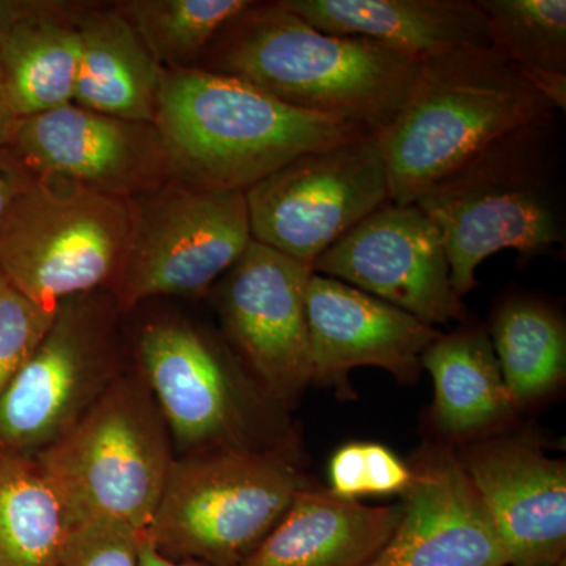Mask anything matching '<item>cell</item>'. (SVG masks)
<instances>
[{
    "label": "cell",
    "instance_id": "6da1fadb",
    "mask_svg": "<svg viewBox=\"0 0 566 566\" xmlns=\"http://www.w3.org/2000/svg\"><path fill=\"white\" fill-rule=\"evenodd\" d=\"M420 66L375 41L318 31L281 2H251L214 36L199 69L379 134L405 106Z\"/></svg>",
    "mask_w": 566,
    "mask_h": 566
},
{
    "label": "cell",
    "instance_id": "7a4b0ae2",
    "mask_svg": "<svg viewBox=\"0 0 566 566\" xmlns=\"http://www.w3.org/2000/svg\"><path fill=\"white\" fill-rule=\"evenodd\" d=\"M560 112L491 142L416 200L441 230L458 296L476 268L513 249L523 262L565 248Z\"/></svg>",
    "mask_w": 566,
    "mask_h": 566
},
{
    "label": "cell",
    "instance_id": "3957f363",
    "mask_svg": "<svg viewBox=\"0 0 566 566\" xmlns=\"http://www.w3.org/2000/svg\"><path fill=\"white\" fill-rule=\"evenodd\" d=\"M153 125L182 181L244 192L303 153L370 134L199 66L163 71Z\"/></svg>",
    "mask_w": 566,
    "mask_h": 566
},
{
    "label": "cell",
    "instance_id": "277c9868",
    "mask_svg": "<svg viewBox=\"0 0 566 566\" xmlns=\"http://www.w3.org/2000/svg\"><path fill=\"white\" fill-rule=\"evenodd\" d=\"M554 112L494 48L423 59L405 106L376 134L390 202L415 205L491 142Z\"/></svg>",
    "mask_w": 566,
    "mask_h": 566
},
{
    "label": "cell",
    "instance_id": "5b68a950",
    "mask_svg": "<svg viewBox=\"0 0 566 566\" xmlns=\"http://www.w3.org/2000/svg\"><path fill=\"white\" fill-rule=\"evenodd\" d=\"M172 436L136 367L36 453L71 526L111 521L145 534L175 461Z\"/></svg>",
    "mask_w": 566,
    "mask_h": 566
},
{
    "label": "cell",
    "instance_id": "8992f818",
    "mask_svg": "<svg viewBox=\"0 0 566 566\" xmlns=\"http://www.w3.org/2000/svg\"><path fill=\"white\" fill-rule=\"evenodd\" d=\"M307 485L283 441L192 453L174 461L145 535L175 560L238 566Z\"/></svg>",
    "mask_w": 566,
    "mask_h": 566
},
{
    "label": "cell",
    "instance_id": "52a82bcc",
    "mask_svg": "<svg viewBox=\"0 0 566 566\" xmlns=\"http://www.w3.org/2000/svg\"><path fill=\"white\" fill-rule=\"evenodd\" d=\"M132 202L57 177H35L0 222V271L44 307L112 289L129 237Z\"/></svg>",
    "mask_w": 566,
    "mask_h": 566
},
{
    "label": "cell",
    "instance_id": "ba28073f",
    "mask_svg": "<svg viewBox=\"0 0 566 566\" xmlns=\"http://www.w3.org/2000/svg\"><path fill=\"white\" fill-rule=\"evenodd\" d=\"M118 307L107 290L69 297L0 395V455L35 457L81 419L123 367Z\"/></svg>",
    "mask_w": 566,
    "mask_h": 566
},
{
    "label": "cell",
    "instance_id": "9c48e42d",
    "mask_svg": "<svg viewBox=\"0 0 566 566\" xmlns=\"http://www.w3.org/2000/svg\"><path fill=\"white\" fill-rule=\"evenodd\" d=\"M128 252L109 292L122 312L210 289L252 243L244 191L169 181L129 199Z\"/></svg>",
    "mask_w": 566,
    "mask_h": 566
},
{
    "label": "cell",
    "instance_id": "30bf717a",
    "mask_svg": "<svg viewBox=\"0 0 566 566\" xmlns=\"http://www.w3.org/2000/svg\"><path fill=\"white\" fill-rule=\"evenodd\" d=\"M252 240L314 264L390 202L376 134L307 151L245 191Z\"/></svg>",
    "mask_w": 566,
    "mask_h": 566
},
{
    "label": "cell",
    "instance_id": "8fae6325",
    "mask_svg": "<svg viewBox=\"0 0 566 566\" xmlns=\"http://www.w3.org/2000/svg\"><path fill=\"white\" fill-rule=\"evenodd\" d=\"M314 270L252 241L223 274L219 314L260 392L292 408L314 382L307 286Z\"/></svg>",
    "mask_w": 566,
    "mask_h": 566
},
{
    "label": "cell",
    "instance_id": "7c38bea8",
    "mask_svg": "<svg viewBox=\"0 0 566 566\" xmlns=\"http://www.w3.org/2000/svg\"><path fill=\"white\" fill-rule=\"evenodd\" d=\"M142 378L186 455L256 446L248 379L210 335L180 319L142 329L136 348Z\"/></svg>",
    "mask_w": 566,
    "mask_h": 566
},
{
    "label": "cell",
    "instance_id": "4fadbf2b",
    "mask_svg": "<svg viewBox=\"0 0 566 566\" xmlns=\"http://www.w3.org/2000/svg\"><path fill=\"white\" fill-rule=\"evenodd\" d=\"M312 270L433 327L465 318L441 230L416 205L379 208L322 253Z\"/></svg>",
    "mask_w": 566,
    "mask_h": 566
},
{
    "label": "cell",
    "instance_id": "5bb4252c",
    "mask_svg": "<svg viewBox=\"0 0 566 566\" xmlns=\"http://www.w3.org/2000/svg\"><path fill=\"white\" fill-rule=\"evenodd\" d=\"M35 177H57L133 199L172 174L153 123L128 122L71 103L22 118L13 144Z\"/></svg>",
    "mask_w": 566,
    "mask_h": 566
},
{
    "label": "cell",
    "instance_id": "9a60e30c",
    "mask_svg": "<svg viewBox=\"0 0 566 566\" xmlns=\"http://www.w3.org/2000/svg\"><path fill=\"white\" fill-rule=\"evenodd\" d=\"M509 566H556L566 553V468L523 436L488 439L460 458Z\"/></svg>",
    "mask_w": 566,
    "mask_h": 566
},
{
    "label": "cell",
    "instance_id": "2e32d148",
    "mask_svg": "<svg viewBox=\"0 0 566 566\" xmlns=\"http://www.w3.org/2000/svg\"><path fill=\"white\" fill-rule=\"evenodd\" d=\"M401 517L368 566H509L497 532L460 457L423 449L411 464Z\"/></svg>",
    "mask_w": 566,
    "mask_h": 566
},
{
    "label": "cell",
    "instance_id": "e0dca14e",
    "mask_svg": "<svg viewBox=\"0 0 566 566\" xmlns=\"http://www.w3.org/2000/svg\"><path fill=\"white\" fill-rule=\"evenodd\" d=\"M314 381L345 387L353 368L376 367L401 381L422 370V354L441 331L335 279L312 274L307 286Z\"/></svg>",
    "mask_w": 566,
    "mask_h": 566
},
{
    "label": "cell",
    "instance_id": "ac0fdd59",
    "mask_svg": "<svg viewBox=\"0 0 566 566\" xmlns=\"http://www.w3.org/2000/svg\"><path fill=\"white\" fill-rule=\"evenodd\" d=\"M318 31L375 41L417 61L493 48L475 0H279Z\"/></svg>",
    "mask_w": 566,
    "mask_h": 566
},
{
    "label": "cell",
    "instance_id": "d6986e66",
    "mask_svg": "<svg viewBox=\"0 0 566 566\" xmlns=\"http://www.w3.org/2000/svg\"><path fill=\"white\" fill-rule=\"evenodd\" d=\"M400 517L401 504L365 505L307 485L238 566H368Z\"/></svg>",
    "mask_w": 566,
    "mask_h": 566
},
{
    "label": "cell",
    "instance_id": "ffe728a7",
    "mask_svg": "<svg viewBox=\"0 0 566 566\" xmlns=\"http://www.w3.org/2000/svg\"><path fill=\"white\" fill-rule=\"evenodd\" d=\"M81 40L74 104L122 118L153 123L163 69L132 22L114 9L76 11Z\"/></svg>",
    "mask_w": 566,
    "mask_h": 566
},
{
    "label": "cell",
    "instance_id": "44dd1931",
    "mask_svg": "<svg viewBox=\"0 0 566 566\" xmlns=\"http://www.w3.org/2000/svg\"><path fill=\"white\" fill-rule=\"evenodd\" d=\"M81 40L76 13L57 2H33L0 40V69L20 118L74 102Z\"/></svg>",
    "mask_w": 566,
    "mask_h": 566
},
{
    "label": "cell",
    "instance_id": "7402d4cb",
    "mask_svg": "<svg viewBox=\"0 0 566 566\" xmlns=\"http://www.w3.org/2000/svg\"><path fill=\"white\" fill-rule=\"evenodd\" d=\"M422 368L433 378L434 420L446 434L483 433L515 411L485 327L439 335Z\"/></svg>",
    "mask_w": 566,
    "mask_h": 566
},
{
    "label": "cell",
    "instance_id": "603a6c76",
    "mask_svg": "<svg viewBox=\"0 0 566 566\" xmlns=\"http://www.w3.org/2000/svg\"><path fill=\"white\" fill-rule=\"evenodd\" d=\"M488 334L515 409L564 381L566 324L549 304L528 296L506 297L494 308Z\"/></svg>",
    "mask_w": 566,
    "mask_h": 566
},
{
    "label": "cell",
    "instance_id": "cb8c5ba5",
    "mask_svg": "<svg viewBox=\"0 0 566 566\" xmlns=\"http://www.w3.org/2000/svg\"><path fill=\"white\" fill-rule=\"evenodd\" d=\"M71 528L35 457L0 455V566H55Z\"/></svg>",
    "mask_w": 566,
    "mask_h": 566
},
{
    "label": "cell",
    "instance_id": "d4e9b609",
    "mask_svg": "<svg viewBox=\"0 0 566 566\" xmlns=\"http://www.w3.org/2000/svg\"><path fill=\"white\" fill-rule=\"evenodd\" d=\"M249 0H132L118 11L163 70L197 69L211 41Z\"/></svg>",
    "mask_w": 566,
    "mask_h": 566
},
{
    "label": "cell",
    "instance_id": "484cf974",
    "mask_svg": "<svg viewBox=\"0 0 566 566\" xmlns=\"http://www.w3.org/2000/svg\"><path fill=\"white\" fill-rule=\"evenodd\" d=\"M491 43L520 70L566 73L565 0H475Z\"/></svg>",
    "mask_w": 566,
    "mask_h": 566
},
{
    "label": "cell",
    "instance_id": "4316f807",
    "mask_svg": "<svg viewBox=\"0 0 566 566\" xmlns=\"http://www.w3.org/2000/svg\"><path fill=\"white\" fill-rule=\"evenodd\" d=\"M55 311L57 307L33 303L10 286L0 297V395L35 352Z\"/></svg>",
    "mask_w": 566,
    "mask_h": 566
},
{
    "label": "cell",
    "instance_id": "83f0119b",
    "mask_svg": "<svg viewBox=\"0 0 566 566\" xmlns=\"http://www.w3.org/2000/svg\"><path fill=\"white\" fill-rule=\"evenodd\" d=\"M144 535L111 521L74 524L55 566H140Z\"/></svg>",
    "mask_w": 566,
    "mask_h": 566
},
{
    "label": "cell",
    "instance_id": "f1b7e54d",
    "mask_svg": "<svg viewBox=\"0 0 566 566\" xmlns=\"http://www.w3.org/2000/svg\"><path fill=\"white\" fill-rule=\"evenodd\" d=\"M415 471L395 455L389 447L364 442V486L367 495H403L411 486Z\"/></svg>",
    "mask_w": 566,
    "mask_h": 566
},
{
    "label": "cell",
    "instance_id": "f546056e",
    "mask_svg": "<svg viewBox=\"0 0 566 566\" xmlns=\"http://www.w3.org/2000/svg\"><path fill=\"white\" fill-rule=\"evenodd\" d=\"M329 493L344 501L365 497L364 442H352L335 450L329 461Z\"/></svg>",
    "mask_w": 566,
    "mask_h": 566
},
{
    "label": "cell",
    "instance_id": "4dcf8cb0",
    "mask_svg": "<svg viewBox=\"0 0 566 566\" xmlns=\"http://www.w3.org/2000/svg\"><path fill=\"white\" fill-rule=\"evenodd\" d=\"M33 180H35V175L18 158L13 148H0V222H2L3 216L9 210L11 202Z\"/></svg>",
    "mask_w": 566,
    "mask_h": 566
},
{
    "label": "cell",
    "instance_id": "1f68e13d",
    "mask_svg": "<svg viewBox=\"0 0 566 566\" xmlns=\"http://www.w3.org/2000/svg\"><path fill=\"white\" fill-rule=\"evenodd\" d=\"M517 71L554 109L564 114L566 109V73L520 69Z\"/></svg>",
    "mask_w": 566,
    "mask_h": 566
},
{
    "label": "cell",
    "instance_id": "d6a6232c",
    "mask_svg": "<svg viewBox=\"0 0 566 566\" xmlns=\"http://www.w3.org/2000/svg\"><path fill=\"white\" fill-rule=\"evenodd\" d=\"M22 118L11 106L9 93L3 84L2 69H0V148L10 147L17 136Z\"/></svg>",
    "mask_w": 566,
    "mask_h": 566
},
{
    "label": "cell",
    "instance_id": "836d02e7",
    "mask_svg": "<svg viewBox=\"0 0 566 566\" xmlns=\"http://www.w3.org/2000/svg\"><path fill=\"white\" fill-rule=\"evenodd\" d=\"M140 566H205L202 564H197V562L191 560H175V558H170L164 556L163 553H159L155 546L151 545L150 539L147 538V535H144V539H142L140 547Z\"/></svg>",
    "mask_w": 566,
    "mask_h": 566
},
{
    "label": "cell",
    "instance_id": "e575fe53",
    "mask_svg": "<svg viewBox=\"0 0 566 566\" xmlns=\"http://www.w3.org/2000/svg\"><path fill=\"white\" fill-rule=\"evenodd\" d=\"M33 2H17V0H0V40L6 36L14 21L20 20Z\"/></svg>",
    "mask_w": 566,
    "mask_h": 566
},
{
    "label": "cell",
    "instance_id": "d590c367",
    "mask_svg": "<svg viewBox=\"0 0 566 566\" xmlns=\"http://www.w3.org/2000/svg\"><path fill=\"white\" fill-rule=\"evenodd\" d=\"M9 289V283H7V279L3 277L2 271H0V297L3 296V293Z\"/></svg>",
    "mask_w": 566,
    "mask_h": 566
},
{
    "label": "cell",
    "instance_id": "8d00e7d4",
    "mask_svg": "<svg viewBox=\"0 0 566 566\" xmlns=\"http://www.w3.org/2000/svg\"><path fill=\"white\" fill-rule=\"evenodd\" d=\"M556 566H565V560H562L560 564H557Z\"/></svg>",
    "mask_w": 566,
    "mask_h": 566
}]
</instances>
